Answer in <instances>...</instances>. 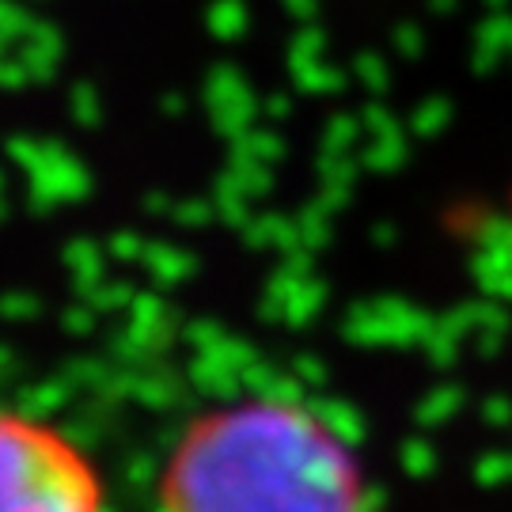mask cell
Here are the masks:
<instances>
[{
	"mask_svg": "<svg viewBox=\"0 0 512 512\" xmlns=\"http://www.w3.org/2000/svg\"><path fill=\"white\" fill-rule=\"evenodd\" d=\"M0 512H107V490L69 433L0 410Z\"/></svg>",
	"mask_w": 512,
	"mask_h": 512,
	"instance_id": "2",
	"label": "cell"
},
{
	"mask_svg": "<svg viewBox=\"0 0 512 512\" xmlns=\"http://www.w3.org/2000/svg\"><path fill=\"white\" fill-rule=\"evenodd\" d=\"M160 512H365L361 456L289 399H239L186 425L156 490Z\"/></svg>",
	"mask_w": 512,
	"mask_h": 512,
	"instance_id": "1",
	"label": "cell"
}]
</instances>
